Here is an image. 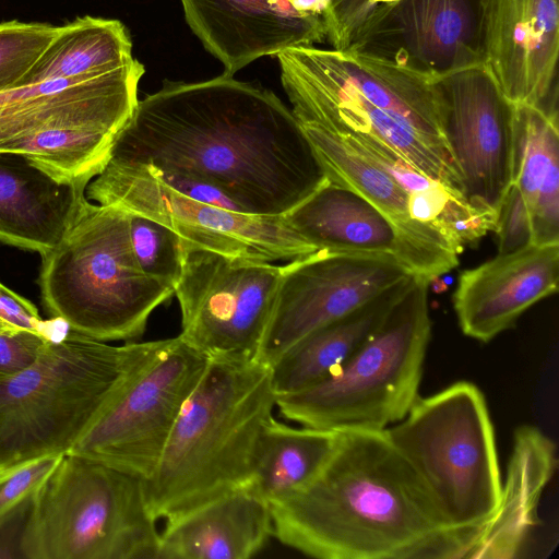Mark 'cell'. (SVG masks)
I'll return each mask as SVG.
<instances>
[{
  "label": "cell",
  "instance_id": "6da1fadb",
  "mask_svg": "<svg viewBox=\"0 0 559 559\" xmlns=\"http://www.w3.org/2000/svg\"><path fill=\"white\" fill-rule=\"evenodd\" d=\"M109 159L206 181L252 215H284L329 180L293 111L270 90L225 73L164 80L138 102Z\"/></svg>",
  "mask_w": 559,
  "mask_h": 559
},
{
  "label": "cell",
  "instance_id": "7a4b0ae2",
  "mask_svg": "<svg viewBox=\"0 0 559 559\" xmlns=\"http://www.w3.org/2000/svg\"><path fill=\"white\" fill-rule=\"evenodd\" d=\"M273 536L320 559H467L453 525L384 430H343L319 474L269 503Z\"/></svg>",
  "mask_w": 559,
  "mask_h": 559
},
{
  "label": "cell",
  "instance_id": "3957f363",
  "mask_svg": "<svg viewBox=\"0 0 559 559\" xmlns=\"http://www.w3.org/2000/svg\"><path fill=\"white\" fill-rule=\"evenodd\" d=\"M275 406L270 366L210 359L155 469L143 479L152 516L166 521L248 486Z\"/></svg>",
  "mask_w": 559,
  "mask_h": 559
},
{
  "label": "cell",
  "instance_id": "277c9868",
  "mask_svg": "<svg viewBox=\"0 0 559 559\" xmlns=\"http://www.w3.org/2000/svg\"><path fill=\"white\" fill-rule=\"evenodd\" d=\"M162 340L109 345L69 330L0 380V469L69 453Z\"/></svg>",
  "mask_w": 559,
  "mask_h": 559
},
{
  "label": "cell",
  "instance_id": "5b68a950",
  "mask_svg": "<svg viewBox=\"0 0 559 559\" xmlns=\"http://www.w3.org/2000/svg\"><path fill=\"white\" fill-rule=\"evenodd\" d=\"M37 280L47 312L92 338L132 341L175 286L144 273L132 250L129 213L84 195Z\"/></svg>",
  "mask_w": 559,
  "mask_h": 559
},
{
  "label": "cell",
  "instance_id": "8992f818",
  "mask_svg": "<svg viewBox=\"0 0 559 559\" xmlns=\"http://www.w3.org/2000/svg\"><path fill=\"white\" fill-rule=\"evenodd\" d=\"M430 282L415 275L379 328L329 378L276 395L281 415L333 431L384 430L400 421L419 396L431 337Z\"/></svg>",
  "mask_w": 559,
  "mask_h": 559
},
{
  "label": "cell",
  "instance_id": "52a82bcc",
  "mask_svg": "<svg viewBox=\"0 0 559 559\" xmlns=\"http://www.w3.org/2000/svg\"><path fill=\"white\" fill-rule=\"evenodd\" d=\"M158 545L143 479L69 452L33 496L21 549L26 559H157Z\"/></svg>",
  "mask_w": 559,
  "mask_h": 559
},
{
  "label": "cell",
  "instance_id": "ba28073f",
  "mask_svg": "<svg viewBox=\"0 0 559 559\" xmlns=\"http://www.w3.org/2000/svg\"><path fill=\"white\" fill-rule=\"evenodd\" d=\"M384 431L447 519L480 536L497 510L502 479L492 421L478 386L463 380L419 395Z\"/></svg>",
  "mask_w": 559,
  "mask_h": 559
},
{
  "label": "cell",
  "instance_id": "9c48e42d",
  "mask_svg": "<svg viewBox=\"0 0 559 559\" xmlns=\"http://www.w3.org/2000/svg\"><path fill=\"white\" fill-rule=\"evenodd\" d=\"M175 285L179 336L210 359L257 360L282 276V265L228 255L183 240Z\"/></svg>",
  "mask_w": 559,
  "mask_h": 559
},
{
  "label": "cell",
  "instance_id": "30bf717a",
  "mask_svg": "<svg viewBox=\"0 0 559 559\" xmlns=\"http://www.w3.org/2000/svg\"><path fill=\"white\" fill-rule=\"evenodd\" d=\"M86 198L152 218L203 249L266 262L293 261L317 250L283 215H252L192 200L141 163L108 159L86 187Z\"/></svg>",
  "mask_w": 559,
  "mask_h": 559
},
{
  "label": "cell",
  "instance_id": "8fae6325",
  "mask_svg": "<svg viewBox=\"0 0 559 559\" xmlns=\"http://www.w3.org/2000/svg\"><path fill=\"white\" fill-rule=\"evenodd\" d=\"M276 56L283 88L299 123L317 126L341 140L381 144L424 175L462 193L461 177L450 153L358 88L341 69L332 49L298 46Z\"/></svg>",
  "mask_w": 559,
  "mask_h": 559
},
{
  "label": "cell",
  "instance_id": "7c38bea8",
  "mask_svg": "<svg viewBox=\"0 0 559 559\" xmlns=\"http://www.w3.org/2000/svg\"><path fill=\"white\" fill-rule=\"evenodd\" d=\"M209 362L179 335L162 340L70 452L146 479Z\"/></svg>",
  "mask_w": 559,
  "mask_h": 559
},
{
  "label": "cell",
  "instance_id": "4fadbf2b",
  "mask_svg": "<svg viewBox=\"0 0 559 559\" xmlns=\"http://www.w3.org/2000/svg\"><path fill=\"white\" fill-rule=\"evenodd\" d=\"M415 275L395 255L317 250L282 265L257 360L272 366L307 334Z\"/></svg>",
  "mask_w": 559,
  "mask_h": 559
},
{
  "label": "cell",
  "instance_id": "5bb4252c",
  "mask_svg": "<svg viewBox=\"0 0 559 559\" xmlns=\"http://www.w3.org/2000/svg\"><path fill=\"white\" fill-rule=\"evenodd\" d=\"M447 146L462 193L496 212L512 181L513 104L484 64L437 80Z\"/></svg>",
  "mask_w": 559,
  "mask_h": 559
},
{
  "label": "cell",
  "instance_id": "9a60e30c",
  "mask_svg": "<svg viewBox=\"0 0 559 559\" xmlns=\"http://www.w3.org/2000/svg\"><path fill=\"white\" fill-rule=\"evenodd\" d=\"M487 0H401L348 50L438 80L484 64Z\"/></svg>",
  "mask_w": 559,
  "mask_h": 559
},
{
  "label": "cell",
  "instance_id": "2e32d148",
  "mask_svg": "<svg viewBox=\"0 0 559 559\" xmlns=\"http://www.w3.org/2000/svg\"><path fill=\"white\" fill-rule=\"evenodd\" d=\"M559 0H487L484 66L512 104L558 121Z\"/></svg>",
  "mask_w": 559,
  "mask_h": 559
},
{
  "label": "cell",
  "instance_id": "e0dca14e",
  "mask_svg": "<svg viewBox=\"0 0 559 559\" xmlns=\"http://www.w3.org/2000/svg\"><path fill=\"white\" fill-rule=\"evenodd\" d=\"M203 47L234 75L252 61L326 38L324 19L297 12L289 0H181Z\"/></svg>",
  "mask_w": 559,
  "mask_h": 559
},
{
  "label": "cell",
  "instance_id": "ac0fdd59",
  "mask_svg": "<svg viewBox=\"0 0 559 559\" xmlns=\"http://www.w3.org/2000/svg\"><path fill=\"white\" fill-rule=\"evenodd\" d=\"M559 243L530 245L464 270L453 294L462 333L488 343L537 301L556 294Z\"/></svg>",
  "mask_w": 559,
  "mask_h": 559
},
{
  "label": "cell",
  "instance_id": "d6986e66",
  "mask_svg": "<svg viewBox=\"0 0 559 559\" xmlns=\"http://www.w3.org/2000/svg\"><path fill=\"white\" fill-rule=\"evenodd\" d=\"M312 143L328 179L352 189L381 211L397 229L402 263L430 281L459 264L462 251L438 228L413 219L409 194L383 169L330 132L300 123Z\"/></svg>",
  "mask_w": 559,
  "mask_h": 559
},
{
  "label": "cell",
  "instance_id": "ffe728a7",
  "mask_svg": "<svg viewBox=\"0 0 559 559\" xmlns=\"http://www.w3.org/2000/svg\"><path fill=\"white\" fill-rule=\"evenodd\" d=\"M271 536L270 506L248 485L166 520L157 559H248Z\"/></svg>",
  "mask_w": 559,
  "mask_h": 559
},
{
  "label": "cell",
  "instance_id": "44dd1931",
  "mask_svg": "<svg viewBox=\"0 0 559 559\" xmlns=\"http://www.w3.org/2000/svg\"><path fill=\"white\" fill-rule=\"evenodd\" d=\"M556 468L555 442L537 427H519L497 510L467 559L522 557L530 536L540 523L542 495Z\"/></svg>",
  "mask_w": 559,
  "mask_h": 559
},
{
  "label": "cell",
  "instance_id": "7402d4cb",
  "mask_svg": "<svg viewBox=\"0 0 559 559\" xmlns=\"http://www.w3.org/2000/svg\"><path fill=\"white\" fill-rule=\"evenodd\" d=\"M86 187L57 181L23 154L0 151V241L45 254L61 238Z\"/></svg>",
  "mask_w": 559,
  "mask_h": 559
},
{
  "label": "cell",
  "instance_id": "603a6c76",
  "mask_svg": "<svg viewBox=\"0 0 559 559\" xmlns=\"http://www.w3.org/2000/svg\"><path fill=\"white\" fill-rule=\"evenodd\" d=\"M283 217L319 250L391 253L402 262L401 237L390 219L364 197L331 180Z\"/></svg>",
  "mask_w": 559,
  "mask_h": 559
},
{
  "label": "cell",
  "instance_id": "cb8c5ba5",
  "mask_svg": "<svg viewBox=\"0 0 559 559\" xmlns=\"http://www.w3.org/2000/svg\"><path fill=\"white\" fill-rule=\"evenodd\" d=\"M414 276L401 281L344 317L318 328L288 348L270 366L276 395L306 390L338 370L379 328Z\"/></svg>",
  "mask_w": 559,
  "mask_h": 559
},
{
  "label": "cell",
  "instance_id": "d4e9b609",
  "mask_svg": "<svg viewBox=\"0 0 559 559\" xmlns=\"http://www.w3.org/2000/svg\"><path fill=\"white\" fill-rule=\"evenodd\" d=\"M511 182L527 203L533 243H559L558 121L527 104H513Z\"/></svg>",
  "mask_w": 559,
  "mask_h": 559
},
{
  "label": "cell",
  "instance_id": "484cf974",
  "mask_svg": "<svg viewBox=\"0 0 559 559\" xmlns=\"http://www.w3.org/2000/svg\"><path fill=\"white\" fill-rule=\"evenodd\" d=\"M133 59L131 37L122 22L79 16L59 26L58 33L19 87L105 73Z\"/></svg>",
  "mask_w": 559,
  "mask_h": 559
},
{
  "label": "cell",
  "instance_id": "4316f807",
  "mask_svg": "<svg viewBox=\"0 0 559 559\" xmlns=\"http://www.w3.org/2000/svg\"><path fill=\"white\" fill-rule=\"evenodd\" d=\"M338 431L296 428L272 417L261 432L250 488L267 503L306 487L333 453Z\"/></svg>",
  "mask_w": 559,
  "mask_h": 559
},
{
  "label": "cell",
  "instance_id": "83f0119b",
  "mask_svg": "<svg viewBox=\"0 0 559 559\" xmlns=\"http://www.w3.org/2000/svg\"><path fill=\"white\" fill-rule=\"evenodd\" d=\"M129 231L141 270L175 286L182 271L183 239L169 227L136 213H129Z\"/></svg>",
  "mask_w": 559,
  "mask_h": 559
},
{
  "label": "cell",
  "instance_id": "f1b7e54d",
  "mask_svg": "<svg viewBox=\"0 0 559 559\" xmlns=\"http://www.w3.org/2000/svg\"><path fill=\"white\" fill-rule=\"evenodd\" d=\"M59 26L17 20L0 23V92L19 87Z\"/></svg>",
  "mask_w": 559,
  "mask_h": 559
},
{
  "label": "cell",
  "instance_id": "f546056e",
  "mask_svg": "<svg viewBox=\"0 0 559 559\" xmlns=\"http://www.w3.org/2000/svg\"><path fill=\"white\" fill-rule=\"evenodd\" d=\"M498 253H510L533 245L531 214L521 190L511 182L496 210L493 230Z\"/></svg>",
  "mask_w": 559,
  "mask_h": 559
},
{
  "label": "cell",
  "instance_id": "4dcf8cb0",
  "mask_svg": "<svg viewBox=\"0 0 559 559\" xmlns=\"http://www.w3.org/2000/svg\"><path fill=\"white\" fill-rule=\"evenodd\" d=\"M62 455L43 456L0 469V516L32 498Z\"/></svg>",
  "mask_w": 559,
  "mask_h": 559
},
{
  "label": "cell",
  "instance_id": "1f68e13d",
  "mask_svg": "<svg viewBox=\"0 0 559 559\" xmlns=\"http://www.w3.org/2000/svg\"><path fill=\"white\" fill-rule=\"evenodd\" d=\"M326 39L333 49H352L370 22L369 0H331L324 17Z\"/></svg>",
  "mask_w": 559,
  "mask_h": 559
},
{
  "label": "cell",
  "instance_id": "d6a6232c",
  "mask_svg": "<svg viewBox=\"0 0 559 559\" xmlns=\"http://www.w3.org/2000/svg\"><path fill=\"white\" fill-rule=\"evenodd\" d=\"M47 341L43 335L28 330L0 333V380L29 367Z\"/></svg>",
  "mask_w": 559,
  "mask_h": 559
},
{
  "label": "cell",
  "instance_id": "836d02e7",
  "mask_svg": "<svg viewBox=\"0 0 559 559\" xmlns=\"http://www.w3.org/2000/svg\"><path fill=\"white\" fill-rule=\"evenodd\" d=\"M146 166L164 183L192 200L243 213L238 204L206 181L174 171L160 170L150 165Z\"/></svg>",
  "mask_w": 559,
  "mask_h": 559
},
{
  "label": "cell",
  "instance_id": "e575fe53",
  "mask_svg": "<svg viewBox=\"0 0 559 559\" xmlns=\"http://www.w3.org/2000/svg\"><path fill=\"white\" fill-rule=\"evenodd\" d=\"M0 318L20 330L36 332L50 341L52 321H44L37 308L0 283Z\"/></svg>",
  "mask_w": 559,
  "mask_h": 559
},
{
  "label": "cell",
  "instance_id": "d590c367",
  "mask_svg": "<svg viewBox=\"0 0 559 559\" xmlns=\"http://www.w3.org/2000/svg\"><path fill=\"white\" fill-rule=\"evenodd\" d=\"M32 499L33 497L0 516V558H23L21 544Z\"/></svg>",
  "mask_w": 559,
  "mask_h": 559
},
{
  "label": "cell",
  "instance_id": "8d00e7d4",
  "mask_svg": "<svg viewBox=\"0 0 559 559\" xmlns=\"http://www.w3.org/2000/svg\"><path fill=\"white\" fill-rule=\"evenodd\" d=\"M289 2L299 13L317 15L324 19L328 14L331 0H289Z\"/></svg>",
  "mask_w": 559,
  "mask_h": 559
},
{
  "label": "cell",
  "instance_id": "74e56055",
  "mask_svg": "<svg viewBox=\"0 0 559 559\" xmlns=\"http://www.w3.org/2000/svg\"><path fill=\"white\" fill-rule=\"evenodd\" d=\"M400 1L401 0H369V3H370V22H369V25H368V28H367L366 33L381 17V15H383L391 7L395 5Z\"/></svg>",
  "mask_w": 559,
  "mask_h": 559
},
{
  "label": "cell",
  "instance_id": "f35d334b",
  "mask_svg": "<svg viewBox=\"0 0 559 559\" xmlns=\"http://www.w3.org/2000/svg\"><path fill=\"white\" fill-rule=\"evenodd\" d=\"M15 326L8 323L5 320L0 318V333L19 331Z\"/></svg>",
  "mask_w": 559,
  "mask_h": 559
}]
</instances>
